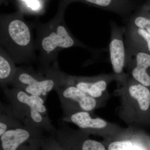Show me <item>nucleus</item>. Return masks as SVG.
Masks as SVG:
<instances>
[{
    "label": "nucleus",
    "instance_id": "1",
    "mask_svg": "<svg viewBox=\"0 0 150 150\" xmlns=\"http://www.w3.org/2000/svg\"><path fill=\"white\" fill-rule=\"evenodd\" d=\"M117 83L115 94L120 98L118 117L129 126L137 128L145 121L150 109V89L128 74Z\"/></svg>",
    "mask_w": 150,
    "mask_h": 150
},
{
    "label": "nucleus",
    "instance_id": "2",
    "mask_svg": "<svg viewBox=\"0 0 150 150\" xmlns=\"http://www.w3.org/2000/svg\"><path fill=\"white\" fill-rule=\"evenodd\" d=\"M4 92L14 113L24 125L54 134L56 129L48 116L46 100L15 88H5Z\"/></svg>",
    "mask_w": 150,
    "mask_h": 150
},
{
    "label": "nucleus",
    "instance_id": "3",
    "mask_svg": "<svg viewBox=\"0 0 150 150\" xmlns=\"http://www.w3.org/2000/svg\"><path fill=\"white\" fill-rule=\"evenodd\" d=\"M93 112L79 111L68 116H63L66 122L76 125L79 129L88 134H94L103 137L105 141L114 139L125 135L130 127L125 129L115 123L108 122L101 118L93 117Z\"/></svg>",
    "mask_w": 150,
    "mask_h": 150
},
{
    "label": "nucleus",
    "instance_id": "4",
    "mask_svg": "<svg viewBox=\"0 0 150 150\" xmlns=\"http://www.w3.org/2000/svg\"><path fill=\"white\" fill-rule=\"evenodd\" d=\"M59 76L56 74H51L44 77L27 70L17 69L11 83L15 88L46 100L48 93L55 90L63 82L64 78Z\"/></svg>",
    "mask_w": 150,
    "mask_h": 150
},
{
    "label": "nucleus",
    "instance_id": "5",
    "mask_svg": "<svg viewBox=\"0 0 150 150\" xmlns=\"http://www.w3.org/2000/svg\"><path fill=\"white\" fill-rule=\"evenodd\" d=\"M63 111V116L79 111L93 112L104 106L105 102L90 96L76 86L64 82L56 88Z\"/></svg>",
    "mask_w": 150,
    "mask_h": 150
},
{
    "label": "nucleus",
    "instance_id": "6",
    "mask_svg": "<svg viewBox=\"0 0 150 150\" xmlns=\"http://www.w3.org/2000/svg\"><path fill=\"white\" fill-rule=\"evenodd\" d=\"M43 132L25 125L10 129L0 137V150H40Z\"/></svg>",
    "mask_w": 150,
    "mask_h": 150
},
{
    "label": "nucleus",
    "instance_id": "7",
    "mask_svg": "<svg viewBox=\"0 0 150 150\" xmlns=\"http://www.w3.org/2000/svg\"><path fill=\"white\" fill-rule=\"evenodd\" d=\"M126 74L120 76L114 73L102 74L92 77L69 76L65 83L76 86L78 88L95 99L106 102L109 97L107 92L108 85L112 81H120Z\"/></svg>",
    "mask_w": 150,
    "mask_h": 150
},
{
    "label": "nucleus",
    "instance_id": "8",
    "mask_svg": "<svg viewBox=\"0 0 150 150\" xmlns=\"http://www.w3.org/2000/svg\"><path fill=\"white\" fill-rule=\"evenodd\" d=\"M54 134L64 150H107L104 143L91 139L79 129L62 125Z\"/></svg>",
    "mask_w": 150,
    "mask_h": 150
},
{
    "label": "nucleus",
    "instance_id": "9",
    "mask_svg": "<svg viewBox=\"0 0 150 150\" xmlns=\"http://www.w3.org/2000/svg\"><path fill=\"white\" fill-rule=\"evenodd\" d=\"M111 35L109 43L110 59L113 73L120 76L126 74V47L124 34L125 27L118 26L114 22H110Z\"/></svg>",
    "mask_w": 150,
    "mask_h": 150
},
{
    "label": "nucleus",
    "instance_id": "10",
    "mask_svg": "<svg viewBox=\"0 0 150 150\" xmlns=\"http://www.w3.org/2000/svg\"><path fill=\"white\" fill-rule=\"evenodd\" d=\"M126 68L131 77L150 89V53L138 48H126Z\"/></svg>",
    "mask_w": 150,
    "mask_h": 150
},
{
    "label": "nucleus",
    "instance_id": "11",
    "mask_svg": "<svg viewBox=\"0 0 150 150\" xmlns=\"http://www.w3.org/2000/svg\"><path fill=\"white\" fill-rule=\"evenodd\" d=\"M76 44L74 40L63 25L58 24L42 37L40 45L42 50L51 54L59 49L69 48Z\"/></svg>",
    "mask_w": 150,
    "mask_h": 150
},
{
    "label": "nucleus",
    "instance_id": "12",
    "mask_svg": "<svg viewBox=\"0 0 150 150\" xmlns=\"http://www.w3.org/2000/svg\"><path fill=\"white\" fill-rule=\"evenodd\" d=\"M130 127L125 135L103 142L107 150H149L143 133L135 127Z\"/></svg>",
    "mask_w": 150,
    "mask_h": 150
},
{
    "label": "nucleus",
    "instance_id": "13",
    "mask_svg": "<svg viewBox=\"0 0 150 150\" xmlns=\"http://www.w3.org/2000/svg\"><path fill=\"white\" fill-rule=\"evenodd\" d=\"M6 36L12 45L19 49H24L31 43L30 30L26 23L18 18L11 20L6 27Z\"/></svg>",
    "mask_w": 150,
    "mask_h": 150
},
{
    "label": "nucleus",
    "instance_id": "14",
    "mask_svg": "<svg viewBox=\"0 0 150 150\" xmlns=\"http://www.w3.org/2000/svg\"><path fill=\"white\" fill-rule=\"evenodd\" d=\"M126 48H138L150 53V33L127 23L124 34Z\"/></svg>",
    "mask_w": 150,
    "mask_h": 150
},
{
    "label": "nucleus",
    "instance_id": "15",
    "mask_svg": "<svg viewBox=\"0 0 150 150\" xmlns=\"http://www.w3.org/2000/svg\"><path fill=\"white\" fill-rule=\"evenodd\" d=\"M24 125L14 113L10 105L1 102L0 104V137L10 129Z\"/></svg>",
    "mask_w": 150,
    "mask_h": 150
},
{
    "label": "nucleus",
    "instance_id": "16",
    "mask_svg": "<svg viewBox=\"0 0 150 150\" xmlns=\"http://www.w3.org/2000/svg\"><path fill=\"white\" fill-rule=\"evenodd\" d=\"M127 23L150 33V0H146L137 13L129 18Z\"/></svg>",
    "mask_w": 150,
    "mask_h": 150
},
{
    "label": "nucleus",
    "instance_id": "17",
    "mask_svg": "<svg viewBox=\"0 0 150 150\" xmlns=\"http://www.w3.org/2000/svg\"><path fill=\"white\" fill-rule=\"evenodd\" d=\"M16 69L11 60L1 53L0 56V82L4 87L11 83L14 76Z\"/></svg>",
    "mask_w": 150,
    "mask_h": 150
},
{
    "label": "nucleus",
    "instance_id": "18",
    "mask_svg": "<svg viewBox=\"0 0 150 150\" xmlns=\"http://www.w3.org/2000/svg\"><path fill=\"white\" fill-rule=\"evenodd\" d=\"M41 150H64L54 134L48 137H44L41 145Z\"/></svg>",
    "mask_w": 150,
    "mask_h": 150
}]
</instances>
